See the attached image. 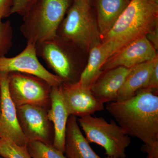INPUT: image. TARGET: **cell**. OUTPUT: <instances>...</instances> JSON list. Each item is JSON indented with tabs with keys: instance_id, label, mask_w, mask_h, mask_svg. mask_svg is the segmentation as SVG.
<instances>
[{
	"instance_id": "ac0fdd59",
	"label": "cell",
	"mask_w": 158,
	"mask_h": 158,
	"mask_svg": "<svg viewBox=\"0 0 158 158\" xmlns=\"http://www.w3.org/2000/svg\"><path fill=\"white\" fill-rule=\"evenodd\" d=\"M108 53L101 42L95 44L90 49L88 63L84 69L78 81L85 88H90L102 73V68L109 59Z\"/></svg>"
},
{
	"instance_id": "2e32d148",
	"label": "cell",
	"mask_w": 158,
	"mask_h": 158,
	"mask_svg": "<svg viewBox=\"0 0 158 158\" xmlns=\"http://www.w3.org/2000/svg\"><path fill=\"white\" fill-rule=\"evenodd\" d=\"M155 60L138 64L131 68V71L118 91L116 101H122L135 96L138 90L144 88L148 81L156 62Z\"/></svg>"
},
{
	"instance_id": "7a4b0ae2",
	"label": "cell",
	"mask_w": 158,
	"mask_h": 158,
	"mask_svg": "<svg viewBox=\"0 0 158 158\" xmlns=\"http://www.w3.org/2000/svg\"><path fill=\"white\" fill-rule=\"evenodd\" d=\"M158 26V0H131L102 44L109 58Z\"/></svg>"
},
{
	"instance_id": "30bf717a",
	"label": "cell",
	"mask_w": 158,
	"mask_h": 158,
	"mask_svg": "<svg viewBox=\"0 0 158 158\" xmlns=\"http://www.w3.org/2000/svg\"><path fill=\"white\" fill-rule=\"evenodd\" d=\"M1 109L0 138L9 139L20 146L28 142L21 130L18 120L16 107L11 99L8 86V73L0 72Z\"/></svg>"
},
{
	"instance_id": "3957f363",
	"label": "cell",
	"mask_w": 158,
	"mask_h": 158,
	"mask_svg": "<svg viewBox=\"0 0 158 158\" xmlns=\"http://www.w3.org/2000/svg\"><path fill=\"white\" fill-rule=\"evenodd\" d=\"M73 0H37L23 16L20 27L27 42L37 44L52 38Z\"/></svg>"
},
{
	"instance_id": "d4e9b609",
	"label": "cell",
	"mask_w": 158,
	"mask_h": 158,
	"mask_svg": "<svg viewBox=\"0 0 158 158\" xmlns=\"http://www.w3.org/2000/svg\"><path fill=\"white\" fill-rule=\"evenodd\" d=\"M156 50L158 48V26L153 29L146 36Z\"/></svg>"
},
{
	"instance_id": "ffe728a7",
	"label": "cell",
	"mask_w": 158,
	"mask_h": 158,
	"mask_svg": "<svg viewBox=\"0 0 158 158\" xmlns=\"http://www.w3.org/2000/svg\"><path fill=\"white\" fill-rule=\"evenodd\" d=\"M0 156L5 158H32L27 145L20 146L5 138L0 140Z\"/></svg>"
},
{
	"instance_id": "f1b7e54d",
	"label": "cell",
	"mask_w": 158,
	"mask_h": 158,
	"mask_svg": "<svg viewBox=\"0 0 158 158\" xmlns=\"http://www.w3.org/2000/svg\"><path fill=\"white\" fill-rule=\"evenodd\" d=\"M0 140H1V138H0Z\"/></svg>"
},
{
	"instance_id": "484cf974",
	"label": "cell",
	"mask_w": 158,
	"mask_h": 158,
	"mask_svg": "<svg viewBox=\"0 0 158 158\" xmlns=\"http://www.w3.org/2000/svg\"><path fill=\"white\" fill-rule=\"evenodd\" d=\"M74 1H78V2H81L90 5L91 0H74Z\"/></svg>"
},
{
	"instance_id": "4316f807",
	"label": "cell",
	"mask_w": 158,
	"mask_h": 158,
	"mask_svg": "<svg viewBox=\"0 0 158 158\" xmlns=\"http://www.w3.org/2000/svg\"><path fill=\"white\" fill-rule=\"evenodd\" d=\"M1 88H0V115H1Z\"/></svg>"
},
{
	"instance_id": "8fae6325",
	"label": "cell",
	"mask_w": 158,
	"mask_h": 158,
	"mask_svg": "<svg viewBox=\"0 0 158 158\" xmlns=\"http://www.w3.org/2000/svg\"><path fill=\"white\" fill-rule=\"evenodd\" d=\"M59 88L70 116L81 117L104 110V104L93 96L90 88L83 87L79 81L63 82Z\"/></svg>"
},
{
	"instance_id": "e0dca14e",
	"label": "cell",
	"mask_w": 158,
	"mask_h": 158,
	"mask_svg": "<svg viewBox=\"0 0 158 158\" xmlns=\"http://www.w3.org/2000/svg\"><path fill=\"white\" fill-rule=\"evenodd\" d=\"M131 0H96L98 27L102 40L114 25Z\"/></svg>"
},
{
	"instance_id": "d6986e66",
	"label": "cell",
	"mask_w": 158,
	"mask_h": 158,
	"mask_svg": "<svg viewBox=\"0 0 158 158\" xmlns=\"http://www.w3.org/2000/svg\"><path fill=\"white\" fill-rule=\"evenodd\" d=\"M27 149L32 158H67L53 146L40 141H31L27 144Z\"/></svg>"
},
{
	"instance_id": "7402d4cb",
	"label": "cell",
	"mask_w": 158,
	"mask_h": 158,
	"mask_svg": "<svg viewBox=\"0 0 158 158\" xmlns=\"http://www.w3.org/2000/svg\"><path fill=\"white\" fill-rule=\"evenodd\" d=\"M37 0H12L11 14H17L23 16Z\"/></svg>"
},
{
	"instance_id": "6da1fadb",
	"label": "cell",
	"mask_w": 158,
	"mask_h": 158,
	"mask_svg": "<svg viewBox=\"0 0 158 158\" xmlns=\"http://www.w3.org/2000/svg\"><path fill=\"white\" fill-rule=\"evenodd\" d=\"M106 109L127 135L144 143L147 158H158V94L138 91L128 99L108 103Z\"/></svg>"
},
{
	"instance_id": "83f0119b",
	"label": "cell",
	"mask_w": 158,
	"mask_h": 158,
	"mask_svg": "<svg viewBox=\"0 0 158 158\" xmlns=\"http://www.w3.org/2000/svg\"><path fill=\"white\" fill-rule=\"evenodd\" d=\"M0 158H5L3 157H0Z\"/></svg>"
},
{
	"instance_id": "4fadbf2b",
	"label": "cell",
	"mask_w": 158,
	"mask_h": 158,
	"mask_svg": "<svg viewBox=\"0 0 158 158\" xmlns=\"http://www.w3.org/2000/svg\"><path fill=\"white\" fill-rule=\"evenodd\" d=\"M131 69L119 66L103 72L90 88L93 96L103 104L116 101Z\"/></svg>"
},
{
	"instance_id": "5bb4252c",
	"label": "cell",
	"mask_w": 158,
	"mask_h": 158,
	"mask_svg": "<svg viewBox=\"0 0 158 158\" xmlns=\"http://www.w3.org/2000/svg\"><path fill=\"white\" fill-rule=\"evenodd\" d=\"M50 102L48 115L54 128L52 145L56 149L64 153L65 131L70 115L63 100L59 86L52 87Z\"/></svg>"
},
{
	"instance_id": "5b68a950",
	"label": "cell",
	"mask_w": 158,
	"mask_h": 158,
	"mask_svg": "<svg viewBox=\"0 0 158 158\" xmlns=\"http://www.w3.org/2000/svg\"><path fill=\"white\" fill-rule=\"evenodd\" d=\"M77 121L88 142L103 148L108 157L126 158V150L131 143V138L115 122H108L102 117L91 115L79 117Z\"/></svg>"
},
{
	"instance_id": "7c38bea8",
	"label": "cell",
	"mask_w": 158,
	"mask_h": 158,
	"mask_svg": "<svg viewBox=\"0 0 158 158\" xmlns=\"http://www.w3.org/2000/svg\"><path fill=\"white\" fill-rule=\"evenodd\" d=\"M158 58L156 49L146 36L136 40L119 50L105 62L102 70L123 66L131 68Z\"/></svg>"
},
{
	"instance_id": "8992f818",
	"label": "cell",
	"mask_w": 158,
	"mask_h": 158,
	"mask_svg": "<svg viewBox=\"0 0 158 158\" xmlns=\"http://www.w3.org/2000/svg\"><path fill=\"white\" fill-rule=\"evenodd\" d=\"M68 40L56 35L35 44L37 56L40 57L55 74L63 82L78 81L81 73L77 70L73 57L66 47Z\"/></svg>"
},
{
	"instance_id": "603a6c76",
	"label": "cell",
	"mask_w": 158,
	"mask_h": 158,
	"mask_svg": "<svg viewBox=\"0 0 158 158\" xmlns=\"http://www.w3.org/2000/svg\"><path fill=\"white\" fill-rule=\"evenodd\" d=\"M158 88V61L156 62L152 72L151 74L146 85L144 86V88L138 90V91H145L152 92L154 90H157Z\"/></svg>"
},
{
	"instance_id": "44dd1931",
	"label": "cell",
	"mask_w": 158,
	"mask_h": 158,
	"mask_svg": "<svg viewBox=\"0 0 158 158\" xmlns=\"http://www.w3.org/2000/svg\"><path fill=\"white\" fill-rule=\"evenodd\" d=\"M13 32L10 21L0 18V57L6 56L13 45Z\"/></svg>"
},
{
	"instance_id": "ba28073f",
	"label": "cell",
	"mask_w": 158,
	"mask_h": 158,
	"mask_svg": "<svg viewBox=\"0 0 158 158\" xmlns=\"http://www.w3.org/2000/svg\"><path fill=\"white\" fill-rule=\"evenodd\" d=\"M48 112V108L34 105L16 107L19 127L28 142L37 141L53 144L54 128Z\"/></svg>"
},
{
	"instance_id": "cb8c5ba5",
	"label": "cell",
	"mask_w": 158,
	"mask_h": 158,
	"mask_svg": "<svg viewBox=\"0 0 158 158\" xmlns=\"http://www.w3.org/2000/svg\"><path fill=\"white\" fill-rule=\"evenodd\" d=\"M12 0H0V18L2 19L11 15Z\"/></svg>"
},
{
	"instance_id": "9a60e30c",
	"label": "cell",
	"mask_w": 158,
	"mask_h": 158,
	"mask_svg": "<svg viewBox=\"0 0 158 158\" xmlns=\"http://www.w3.org/2000/svg\"><path fill=\"white\" fill-rule=\"evenodd\" d=\"M89 143L79 127L77 117L72 115L69 116L65 134L64 153L66 157L102 158L95 153Z\"/></svg>"
},
{
	"instance_id": "52a82bcc",
	"label": "cell",
	"mask_w": 158,
	"mask_h": 158,
	"mask_svg": "<svg viewBox=\"0 0 158 158\" xmlns=\"http://www.w3.org/2000/svg\"><path fill=\"white\" fill-rule=\"evenodd\" d=\"M9 94L16 107L31 105L48 108L52 87L38 77L19 72L8 73Z\"/></svg>"
},
{
	"instance_id": "9c48e42d",
	"label": "cell",
	"mask_w": 158,
	"mask_h": 158,
	"mask_svg": "<svg viewBox=\"0 0 158 158\" xmlns=\"http://www.w3.org/2000/svg\"><path fill=\"white\" fill-rule=\"evenodd\" d=\"M0 72H19L38 77L52 87H59L63 81L51 73L40 63L37 58L35 44L27 42L25 48L13 57H0Z\"/></svg>"
},
{
	"instance_id": "277c9868",
	"label": "cell",
	"mask_w": 158,
	"mask_h": 158,
	"mask_svg": "<svg viewBox=\"0 0 158 158\" xmlns=\"http://www.w3.org/2000/svg\"><path fill=\"white\" fill-rule=\"evenodd\" d=\"M57 35L83 50H88L101 39L90 5L73 0L57 31Z\"/></svg>"
}]
</instances>
